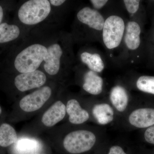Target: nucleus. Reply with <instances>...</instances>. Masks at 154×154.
I'll list each match as a JSON object with an SVG mask.
<instances>
[{"label": "nucleus", "mask_w": 154, "mask_h": 154, "mask_svg": "<svg viewBox=\"0 0 154 154\" xmlns=\"http://www.w3.org/2000/svg\"><path fill=\"white\" fill-rule=\"evenodd\" d=\"M51 11L48 0H29L22 4L18 10V19L25 25H36L45 20Z\"/></svg>", "instance_id": "obj_5"}, {"label": "nucleus", "mask_w": 154, "mask_h": 154, "mask_svg": "<svg viewBox=\"0 0 154 154\" xmlns=\"http://www.w3.org/2000/svg\"><path fill=\"white\" fill-rule=\"evenodd\" d=\"M66 113V106L60 100H57L43 113L42 124L46 128L53 127L64 118Z\"/></svg>", "instance_id": "obj_11"}, {"label": "nucleus", "mask_w": 154, "mask_h": 154, "mask_svg": "<svg viewBox=\"0 0 154 154\" xmlns=\"http://www.w3.org/2000/svg\"><path fill=\"white\" fill-rule=\"evenodd\" d=\"M47 53V48L44 45H31L16 55L13 61L14 67L19 73L35 71L43 62Z\"/></svg>", "instance_id": "obj_4"}, {"label": "nucleus", "mask_w": 154, "mask_h": 154, "mask_svg": "<svg viewBox=\"0 0 154 154\" xmlns=\"http://www.w3.org/2000/svg\"><path fill=\"white\" fill-rule=\"evenodd\" d=\"M80 61L88 69L100 74L106 67V60L102 53L94 48H88L81 51Z\"/></svg>", "instance_id": "obj_9"}, {"label": "nucleus", "mask_w": 154, "mask_h": 154, "mask_svg": "<svg viewBox=\"0 0 154 154\" xmlns=\"http://www.w3.org/2000/svg\"><path fill=\"white\" fill-rule=\"evenodd\" d=\"M85 68L83 75V90L91 95H100L103 90V79L99 74Z\"/></svg>", "instance_id": "obj_14"}, {"label": "nucleus", "mask_w": 154, "mask_h": 154, "mask_svg": "<svg viewBox=\"0 0 154 154\" xmlns=\"http://www.w3.org/2000/svg\"><path fill=\"white\" fill-rule=\"evenodd\" d=\"M143 137L147 143L154 145V125L146 128Z\"/></svg>", "instance_id": "obj_24"}, {"label": "nucleus", "mask_w": 154, "mask_h": 154, "mask_svg": "<svg viewBox=\"0 0 154 154\" xmlns=\"http://www.w3.org/2000/svg\"><path fill=\"white\" fill-rule=\"evenodd\" d=\"M130 123L138 128H147L154 125V107L137 108L128 117Z\"/></svg>", "instance_id": "obj_12"}, {"label": "nucleus", "mask_w": 154, "mask_h": 154, "mask_svg": "<svg viewBox=\"0 0 154 154\" xmlns=\"http://www.w3.org/2000/svg\"><path fill=\"white\" fill-rule=\"evenodd\" d=\"M3 110L2 108V107H1V105H0V116L2 115V113Z\"/></svg>", "instance_id": "obj_28"}, {"label": "nucleus", "mask_w": 154, "mask_h": 154, "mask_svg": "<svg viewBox=\"0 0 154 154\" xmlns=\"http://www.w3.org/2000/svg\"><path fill=\"white\" fill-rule=\"evenodd\" d=\"M5 9L2 5L0 4V25L3 22L5 17Z\"/></svg>", "instance_id": "obj_27"}, {"label": "nucleus", "mask_w": 154, "mask_h": 154, "mask_svg": "<svg viewBox=\"0 0 154 154\" xmlns=\"http://www.w3.org/2000/svg\"><path fill=\"white\" fill-rule=\"evenodd\" d=\"M63 54V49L59 44L54 43L48 48L47 53L43 61L45 71L48 74L51 76L57 74Z\"/></svg>", "instance_id": "obj_10"}, {"label": "nucleus", "mask_w": 154, "mask_h": 154, "mask_svg": "<svg viewBox=\"0 0 154 154\" xmlns=\"http://www.w3.org/2000/svg\"><path fill=\"white\" fill-rule=\"evenodd\" d=\"M152 154H154V152H153Z\"/></svg>", "instance_id": "obj_30"}, {"label": "nucleus", "mask_w": 154, "mask_h": 154, "mask_svg": "<svg viewBox=\"0 0 154 154\" xmlns=\"http://www.w3.org/2000/svg\"><path fill=\"white\" fill-rule=\"evenodd\" d=\"M107 154H128L122 147L119 146H113L109 149Z\"/></svg>", "instance_id": "obj_25"}, {"label": "nucleus", "mask_w": 154, "mask_h": 154, "mask_svg": "<svg viewBox=\"0 0 154 154\" xmlns=\"http://www.w3.org/2000/svg\"><path fill=\"white\" fill-rule=\"evenodd\" d=\"M94 133L86 130H77L69 133L64 137L63 145L69 153L80 154L92 149L96 143Z\"/></svg>", "instance_id": "obj_6"}, {"label": "nucleus", "mask_w": 154, "mask_h": 154, "mask_svg": "<svg viewBox=\"0 0 154 154\" xmlns=\"http://www.w3.org/2000/svg\"><path fill=\"white\" fill-rule=\"evenodd\" d=\"M135 85L139 91L154 96V76L140 75L137 78Z\"/></svg>", "instance_id": "obj_21"}, {"label": "nucleus", "mask_w": 154, "mask_h": 154, "mask_svg": "<svg viewBox=\"0 0 154 154\" xmlns=\"http://www.w3.org/2000/svg\"><path fill=\"white\" fill-rule=\"evenodd\" d=\"M66 106V113L69 116V121L72 124H82L89 119V113L82 108L79 102L76 99H70L68 101Z\"/></svg>", "instance_id": "obj_15"}, {"label": "nucleus", "mask_w": 154, "mask_h": 154, "mask_svg": "<svg viewBox=\"0 0 154 154\" xmlns=\"http://www.w3.org/2000/svg\"><path fill=\"white\" fill-rule=\"evenodd\" d=\"M47 81V76L39 70L30 72L20 73L14 77L13 85L21 92H26L44 86Z\"/></svg>", "instance_id": "obj_8"}, {"label": "nucleus", "mask_w": 154, "mask_h": 154, "mask_svg": "<svg viewBox=\"0 0 154 154\" xmlns=\"http://www.w3.org/2000/svg\"><path fill=\"white\" fill-rule=\"evenodd\" d=\"M35 154H39V153H36Z\"/></svg>", "instance_id": "obj_29"}, {"label": "nucleus", "mask_w": 154, "mask_h": 154, "mask_svg": "<svg viewBox=\"0 0 154 154\" xmlns=\"http://www.w3.org/2000/svg\"><path fill=\"white\" fill-rule=\"evenodd\" d=\"M122 4L128 16V19L138 23L144 28L146 21V11L143 1L123 0Z\"/></svg>", "instance_id": "obj_13"}, {"label": "nucleus", "mask_w": 154, "mask_h": 154, "mask_svg": "<svg viewBox=\"0 0 154 154\" xmlns=\"http://www.w3.org/2000/svg\"><path fill=\"white\" fill-rule=\"evenodd\" d=\"M92 113L98 123L102 125L108 124L113 120L114 111L111 106L106 103L95 105Z\"/></svg>", "instance_id": "obj_18"}, {"label": "nucleus", "mask_w": 154, "mask_h": 154, "mask_svg": "<svg viewBox=\"0 0 154 154\" xmlns=\"http://www.w3.org/2000/svg\"><path fill=\"white\" fill-rule=\"evenodd\" d=\"M114 3L112 1L106 12L103 14L105 21L101 40L107 57L114 63L121 47L128 20L123 13L125 10L121 1L116 5L114 4L113 7Z\"/></svg>", "instance_id": "obj_1"}, {"label": "nucleus", "mask_w": 154, "mask_h": 154, "mask_svg": "<svg viewBox=\"0 0 154 154\" xmlns=\"http://www.w3.org/2000/svg\"><path fill=\"white\" fill-rule=\"evenodd\" d=\"M110 102L119 112H123L127 107L129 96L126 88L120 85L114 86L110 90Z\"/></svg>", "instance_id": "obj_16"}, {"label": "nucleus", "mask_w": 154, "mask_h": 154, "mask_svg": "<svg viewBox=\"0 0 154 154\" xmlns=\"http://www.w3.org/2000/svg\"><path fill=\"white\" fill-rule=\"evenodd\" d=\"M75 34L83 41L101 43L105 17L92 7L85 6L80 9L76 16Z\"/></svg>", "instance_id": "obj_3"}, {"label": "nucleus", "mask_w": 154, "mask_h": 154, "mask_svg": "<svg viewBox=\"0 0 154 154\" xmlns=\"http://www.w3.org/2000/svg\"><path fill=\"white\" fill-rule=\"evenodd\" d=\"M145 60L147 66L154 69V12L151 26L149 31L144 36Z\"/></svg>", "instance_id": "obj_17"}, {"label": "nucleus", "mask_w": 154, "mask_h": 154, "mask_svg": "<svg viewBox=\"0 0 154 154\" xmlns=\"http://www.w3.org/2000/svg\"><path fill=\"white\" fill-rule=\"evenodd\" d=\"M89 2L93 8L102 13L103 10H105L110 5L112 1L108 0H91Z\"/></svg>", "instance_id": "obj_23"}, {"label": "nucleus", "mask_w": 154, "mask_h": 154, "mask_svg": "<svg viewBox=\"0 0 154 154\" xmlns=\"http://www.w3.org/2000/svg\"><path fill=\"white\" fill-rule=\"evenodd\" d=\"M49 2L51 5L58 7L63 5L66 1L65 0H50Z\"/></svg>", "instance_id": "obj_26"}, {"label": "nucleus", "mask_w": 154, "mask_h": 154, "mask_svg": "<svg viewBox=\"0 0 154 154\" xmlns=\"http://www.w3.org/2000/svg\"><path fill=\"white\" fill-rule=\"evenodd\" d=\"M52 94L51 87L43 86L20 99L19 103V108L25 113L36 112L44 106L50 99Z\"/></svg>", "instance_id": "obj_7"}, {"label": "nucleus", "mask_w": 154, "mask_h": 154, "mask_svg": "<svg viewBox=\"0 0 154 154\" xmlns=\"http://www.w3.org/2000/svg\"><path fill=\"white\" fill-rule=\"evenodd\" d=\"M144 28L128 19L121 47L114 63L121 66L139 63L145 60Z\"/></svg>", "instance_id": "obj_2"}, {"label": "nucleus", "mask_w": 154, "mask_h": 154, "mask_svg": "<svg viewBox=\"0 0 154 154\" xmlns=\"http://www.w3.org/2000/svg\"><path fill=\"white\" fill-rule=\"evenodd\" d=\"M21 33L17 25L3 22L0 25V44L10 43L17 39Z\"/></svg>", "instance_id": "obj_19"}, {"label": "nucleus", "mask_w": 154, "mask_h": 154, "mask_svg": "<svg viewBox=\"0 0 154 154\" xmlns=\"http://www.w3.org/2000/svg\"><path fill=\"white\" fill-rule=\"evenodd\" d=\"M16 151L18 154H35L37 151L38 144L34 140L22 139L14 144Z\"/></svg>", "instance_id": "obj_22"}, {"label": "nucleus", "mask_w": 154, "mask_h": 154, "mask_svg": "<svg viewBox=\"0 0 154 154\" xmlns=\"http://www.w3.org/2000/svg\"><path fill=\"white\" fill-rule=\"evenodd\" d=\"M18 140L17 131L8 123L0 125V146L8 147L14 144Z\"/></svg>", "instance_id": "obj_20"}]
</instances>
